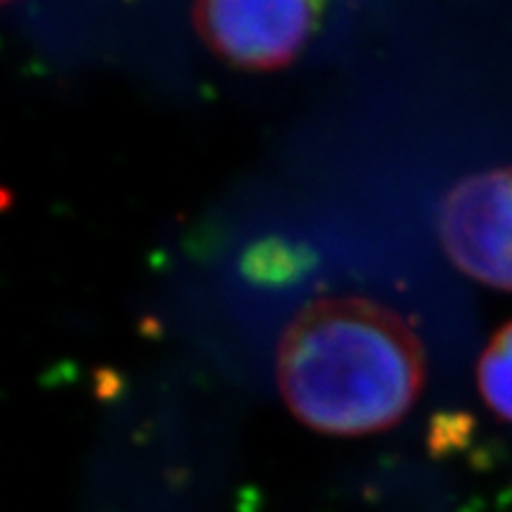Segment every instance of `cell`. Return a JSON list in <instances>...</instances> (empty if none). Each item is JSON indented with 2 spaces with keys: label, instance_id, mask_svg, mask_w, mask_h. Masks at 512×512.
<instances>
[{
  "label": "cell",
  "instance_id": "6da1fadb",
  "mask_svg": "<svg viewBox=\"0 0 512 512\" xmlns=\"http://www.w3.org/2000/svg\"><path fill=\"white\" fill-rule=\"evenodd\" d=\"M278 389L297 420L337 437L396 425L427 377L411 325L368 297L313 299L294 313L275 354Z\"/></svg>",
  "mask_w": 512,
  "mask_h": 512
},
{
  "label": "cell",
  "instance_id": "7a4b0ae2",
  "mask_svg": "<svg viewBox=\"0 0 512 512\" xmlns=\"http://www.w3.org/2000/svg\"><path fill=\"white\" fill-rule=\"evenodd\" d=\"M439 240L472 280L512 292V166L453 185L439 207Z\"/></svg>",
  "mask_w": 512,
  "mask_h": 512
},
{
  "label": "cell",
  "instance_id": "3957f363",
  "mask_svg": "<svg viewBox=\"0 0 512 512\" xmlns=\"http://www.w3.org/2000/svg\"><path fill=\"white\" fill-rule=\"evenodd\" d=\"M316 5L311 3H197L192 27L214 55L240 69L266 72L290 64L304 48Z\"/></svg>",
  "mask_w": 512,
  "mask_h": 512
},
{
  "label": "cell",
  "instance_id": "277c9868",
  "mask_svg": "<svg viewBox=\"0 0 512 512\" xmlns=\"http://www.w3.org/2000/svg\"><path fill=\"white\" fill-rule=\"evenodd\" d=\"M477 387L498 418L512 422V320L491 337L477 363Z\"/></svg>",
  "mask_w": 512,
  "mask_h": 512
},
{
  "label": "cell",
  "instance_id": "5b68a950",
  "mask_svg": "<svg viewBox=\"0 0 512 512\" xmlns=\"http://www.w3.org/2000/svg\"><path fill=\"white\" fill-rule=\"evenodd\" d=\"M311 264L304 247L287 245L280 240H268L254 245L242 256V273L254 283H290Z\"/></svg>",
  "mask_w": 512,
  "mask_h": 512
}]
</instances>
